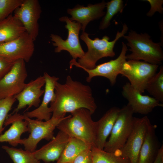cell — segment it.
I'll use <instances>...</instances> for the list:
<instances>
[{"instance_id": "cell-29", "label": "cell", "mask_w": 163, "mask_h": 163, "mask_svg": "<svg viewBox=\"0 0 163 163\" xmlns=\"http://www.w3.org/2000/svg\"><path fill=\"white\" fill-rule=\"evenodd\" d=\"M16 101L14 97L0 100V135L4 129L3 127L8 114Z\"/></svg>"}, {"instance_id": "cell-15", "label": "cell", "mask_w": 163, "mask_h": 163, "mask_svg": "<svg viewBox=\"0 0 163 163\" xmlns=\"http://www.w3.org/2000/svg\"><path fill=\"white\" fill-rule=\"evenodd\" d=\"M45 80L43 76H40L35 79L26 83L23 90L14 97L18 101L17 107L11 114L18 112L27 106L28 110L32 106L38 107L40 103V97L44 94L41 89L45 85Z\"/></svg>"}, {"instance_id": "cell-28", "label": "cell", "mask_w": 163, "mask_h": 163, "mask_svg": "<svg viewBox=\"0 0 163 163\" xmlns=\"http://www.w3.org/2000/svg\"><path fill=\"white\" fill-rule=\"evenodd\" d=\"M24 0H0V21L6 18L18 8Z\"/></svg>"}, {"instance_id": "cell-4", "label": "cell", "mask_w": 163, "mask_h": 163, "mask_svg": "<svg viewBox=\"0 0 163 163\" xmlns=\"http://www.w3.org/2000/svg\"><path fill=\"white\" fill-rule=\"evenodd\" d=\"M123 37L127 41L131 53L126 55L128 60H143L150 64L158 65L163 60V51L160 43H155L147 33L140 34L131 30Z\"/></svg>"}, {"instance_id": "cell-7", "label": "cell", "mask_w": 163, "mask_h": 163, "mask_svg": "<svg viewBox=\"0 0 163 163\" xmlns=\"http://www.w3.org/2000/svg\"><path fill=\"white\" fill-rule=\"evenodd\" d=\"M158 65L135 60L126 61L121 74L126 77L135 89L142 94L147 85L156 73Z\"/></svg>"}, {"instance_id": "cell-18", "label": "cell", "mask_w": 163, "mask_h": 163, "mask_svg": "<svg viewBox=\"0 0 163 163\" xmlns=\"http://www.w3.org/2000/svg\"><path fill=\"white\" fill-rule=\"evenodd\" d=\"M70 137L59 130L57 135L48 143L33 152L36 158L44 163L57 161L62 154Z\"/></svg>"}, {"instance_id": "cell-24", "label": "cell", "mask_w": 163, "mask_h": 163, "mask_svg": "<svg viewBox=\"0 0 163 163\" xmlns=\"http://www.w3.org/2000/svg\"><path fill=\"white\" fill-rule=\"evenodd\" d=\"M92 163H131L129 159L118 152L110 153L95 147L91 148Z\"/></svg>"}, {"instance_id": "cell-12", "label": "cell", "mask_w": 163, "mask_h": 163, "mask_svg": "<svg viewBox=\"0 0 163 163\" xmlns=\"http://www.w3.org/2000/svg\"><path fill=\"white\" fill-rule=\"evenodd\" d=\"M42 10L38 0H24L14 12V15L21 22L26 32L35 41L39 32L38 21Z\"/></svg>"}, {"instance_id": "cell-16", "label": "cell", "mask_w": 163, "mask_h": 163, "mask_svg": "<svg viewBox=\"0 0 163 163\" xmlns=\"http://www.w3.org/2000/svg\"><path fill=\"white\" fill-rule=\"evenodd\" d=\"M43 76L45 79V84L41 103L37 108L25 112L24 114L31 118H36L38 120L47 121L51 118L52 115L50 109L48 105L50 103L53 102L55 99V87L59 78L51 76L46 72H44Z\"/></svg>"}, {"instance_id": "cell-1", "label": "cell", "mask_w": 163, "mask_h": 163, "mask_svg": "<svg viewBox=\"0 0 163 163\" xmlns=\"http://www.w3.org/2000/svg\"><path fill=\"white\" fill-rule=\"evenodd\" d=\"M55 100L50 107L53 118L65 117L67 113L84 108L90 111L92 114L97 108L90 86L74 80L70 75L67 76L65 84L56 83Z\"/></svg>"}, {"instance_id": "cell-9", "label": "cell", "mask_w": 163, "mask_h": 163, "mask_svg": "<svg viewBox=\"0 0 163 163\" xmlns=\"http://www.w3.org/2000/svg\"><path fill=\"white\" fill-rule=\"evenodd\" d=\"M146 116L134 117L132 130L123 146L117 152L128 158L131 163H138L139 153L151 124Z\"/></svg>"}, {"instance_id": "cell-31", "label": "cell", "mask_w": 163, "mask_h": 163, "mask_svg": "<svg viewBox=\"0 0 163 163\" xmlns=\"http://www.w3.org/2000/svg\"><path fill=\"white\" fill-rule=\"evenodd\" d=\"M72 163H92L91 148L81 152L75 158Z\"/></svg>"}, {"instance_id": "cell-8", "label": "cell", "mask_w": 163, "mask_h": 163, "mask_svg": "<svg viewBox=\"0 0 163 163\" xmlns=\"http://www.w3.org/2000/svg\"><path fill=\"white\" fill-rule=\"evenodd\" d=\"M59 19L61 21L66 23L65 27L68 30V36L67 38L64 40L58 35L54 34L50 35L53 45L56 47L55 49V52L59 53L62 50H66L70 53L73 59L76 60L78 58H81L85 53L79 38L82 25L75 21H71L67 16L62 17Z\"/></svg>"}, {"instance_id": "cell-21", "label": "cell", "mask_w": 163, "mask_h": 163, "mask_svg": "<svg viewBox=\"0 0 163 163\" xmlns=\"http://www.w3.org/2000/svg\"><path fill=\"white\" fill-rule=\"evenodd\" d=\"M155 125L149 126L141 147L138 163H153L161 146L155 133Z\"/></svg>"}, {"instance_id": "cell-30", "label": "cell", "mask_w": 163, "mask_h": 163, "mask_svg": "<svg viewBox=\"0 0 163 163\" xmlns=\"http://www.w3.org/2000/svg\"><path fill=\"white\" fill-rule=\"evenodd\" d=\"M143 1L148 2L150 5V9L146 14L147 16L152 17L156 12H158L160 14L163 13V8L162 6L163 4V0H143Z\"/></svg>"}, {"instance_id": "cell-17", "label": "cell", "mask_w": 163, "mask_h": 163, "mask_svg": "<svg viewBox=\"0 0 163 163\" xmlns=\"http://www.w3.org/2000/svg\"><path fill=\"white\" fill-rule=\"evenodd\" d=\"M106 2L104 1L94 5L88 4L86 6L77 5L72 8L67 10V13L71 16L69 18L72 21H75L82 25L81 30L85 31L88 24L91 21L98 19L104 16L105 12L104 10Z\"/></svg>"}, {"instance_id": "cell-22", "label": "cell", "mask_w": 163, "mask_h": 163, "mask_svg": "<svg viewBox=\"0 0 163 163\" xmlns=\"http://www.w3.org/2000/svg\"><path fill=\"white\" fill-rule=\"evenodd\" d=\"M25 32L22 23L11 14L5 19L0 21V43L13 40Z\"/></svg>"}, {"instance_id": "cell-27", "label": "cell", "mask_w": 163, "mask_h": 163, "mask_svg": "<svg viewBox=\"0 0 163 163\" xmlns=\"http://www.w3.org/2000/svg\"><path fill=\"white\" fill-rule=\"evenodd\" d=\"M124 7L123 1L122 0H111L106 2V12L100 23L99 29L104 30L108 28L113 18L118 13L122 12Z\"/></svg>"}, {"instance_id": "cell-13", "label": "cell", "mask_w": 163, "mask_h": 163, "mask_svg": "<svg viewBox=\"0 0 163 163\" xmlns=\"http://www.w3.org/2000/svg\"><path fill=\"white\" fill-rule=\"evenodd\" d=\"M127 48L124 43H122V48L119 56L115 59L96 66L92 69L82 68L88 74L86 81L90 82L96 76H102L107 78L111 85L116 83L118 75L121 74L123 66L126 60Z\"/></svg>"}, {"instance_id": "cell-14", "label": "cell", "mask_w": 163, "mask_h": 163, "mask_svg": "<svg viewBox=\"0 0 163 163\" xmlns=\"http://www.w3.org/2000/svg\"><path fill=\"white\" fill-rule=\"evenodd\" d=\"M122 93L128 101L134 113L147 114L157 107H163V104L152 97L143 95L133 88L129 82L123 87Z\"/></svg>"}, {"instance_id": "cell-11", "label": "cell", "mask_w": 163, "mask_h": 163, "mask_svg": "<svg viewBox=\"0 0 163 163\" xmlns=\"http://www.w3.org/2000/svg\"><path fill=\"white\" fill-rule=\"evenodd\" d=\"M25 62L22 59L15 61L10 71L0 80V100L14 97L24 89L27 75Z\"/></svg>"}, {"instance_id": "cell-10", "label": "cell", "mask_w": 163, "mask_h": 163, "mask_svg": "<svg viewBox=\"0 0 163 163\" xmlns=\"http://www.w3.org/2000/svg\"><path fill=\"white\" fill-rule=\"evenodd\" d=\"M34 41L25 32L13 40L0 43V56L13 62L19 59L28 62L34 51Z\"/></svg>"}, {"instance_id": "cell-26", "label": "cell", "mask_w": 163, "mask_h": 163, "mask_svg": "<svg viewBox=\"0 0 163 163\" xmlns=\"http://www.w3.org/2000/svg\"><path fill=\"white\" fill-rule=\"evenodd\" d=\"M145 90L152 97L163 103V66L160 68L159 71L156 73L148 83Z\"/></svg>"}, {"instance_id": "cell-33", "label": "cell", "mask_w": 163, "mask_h": 163, "mask_svg": "<svg viewBox=\"0 0 163 163\" xmlns=\"http://www.w3.org/2000/svg\"><path fill=\"white\" fill-rule=\"evenodd\" d=\"M153 163H163V145L159 150L157 156Z\"/></svg>"}, {"instance_id": "cell-32", "label": "cell", "mask_w": 163, "mask_h": 163, "mask_svg": "<svg viewBox=\"0 0 163 163\" xmlns=\"http://www.w3.org/2000/svg\"><path fill=\"white\" fill-rule=\"evenodd\" d=\"M14 62L0 56V80L10 71Z\"/></svg>"}, {"instance_id": "cell-2", "label": "cell", "mask_w": 163, "mask_h": 163, "mask_svg": "<svg viewBox=\"0 0 163 163\" xmlns=\"http://www.w3.org/2000/svg\"><path fill=\"white\" fill-rule=\"evenodd\" d=\"M128 29L127 26L124 23L123 25L121 31H118L115 39L112 41H109V37L106 35L104 36L102 39L96 37L92 40L89 37V34L85 31L82 32L80 38L86 43L88 50L78 59V62L74 59L71 60L69 62L70 69L73 66H75L81 68L92 69L95 67L96 62L101 59L114 57L115 54L113 51L115 44L120 38L125 35Z\"/></svg>"}, {"instance_id": "cell-23", "label": "cell", "mask_w": 163, "mask_h": 163, "mask_svg": "<svg viewBox=\"0 0 163 163\" xmlns=\"http://www.w3.org/2000/svg\"><path fill=\"white\" fill-rule=\"evenodd\" d=\"M90 148L91 147L82 141L71 138L56 163H72L81 152Z\"/></svg>"}, {"instance_id": "cell-20", "label": "cell", "mask_w": 163, "mask_h": 163, "mask_svg": "<svg viewBox=\"0 0 163 163\" xmlns=\"http://www.w3.org/2000/svg\"><path fill=\"white\" fill-rule=\"evenodd\" d=\"M120 109L110 108L96 123L95 146L103 150L107 139L110 134Z\"/></svg>"}, {"instance_id": "cell-5", "label": "cell", "mask_w": 163, "mask_h": 163, "mask_svg": "<svg viewBox=\"0 0 163 163\" xmlns=\"http://www.w3.org/2000/svg\"><path fill=\"white\" fill-rule=\"evenodd\" d=\"M133 113L131 108L127 104L120 109L110 136L105 144L104 151L114 153L123 146L132 130Z\"/></svg>"}, {"instance_id": "cell-6", "label": "cell", "mask_w": 163, "mask_h": 163, "mask_svg": "<svg viewBox=\"0 0 163 163\" xmlns=\"http://www.w3.org/2000/svg\"><path fill=\"white\" fill-rule=\"evenodd\" d=\"M29 129L30 134L27 138L21 139L19 144L22 145L25 150L33 152L36 150L37 145L43 139L51 140L54 137L53 131L59 123L66 117L60 118H51L43 121L34 120L23 114Z\"/></svg>"}, {"instance_id": "cell-3", "label": "cell", "mask_w": 163, "mask_h": 163, "mask_svg": "<svg viewBox=\"0 0 163 163\" xmlns=\"http://www.w3.org/2000/svg\"><path fill=\"white\" fill-rule=\"evenodd\" d=\"M71 113L59 123L56 128L70 138L78 139L91 148L96 147V123L92 118V114L84 108Z\"/></svg>"}, {"instance_id": "cell-25", "label": "cell", "mask_w": 163, "mask_h": 163, "mask_svg": "<svg viewBox=\"0 0 163 163\" xmlns=\"http://www.w3.org/2000/svg\"><path fill=\"white\" fill-rule=\"evenodd\" d=\"M2 148L8 154L14 163H40L33 152L21 149L3 145Z\"/></svg>"}, {"instance_id": "cell-19", "label": "cell", "mask_w": 163, "mask_h": 163, "mask_svg": "<svg viewBox=\"0 0 163 163\" xmlns=\"http://www.w3.org/2000/svg\"><path fill=\"white\" fill-rule=\"evenodd\" d=\"M10 124L11 126L9 129L0 135V142H8L15 147L19 144L21 135L29 132V129L24 115L18 113L8 115L4 125L6 126Z\"/></svg>"}]
</instances>
